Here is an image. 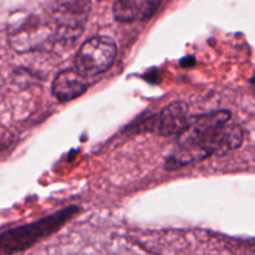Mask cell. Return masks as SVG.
Masks as SVG:
<instances>
[{"label":"cell","mask_w":255,"mask_h":255,"mask_svg":"<svg viewBox=\"0 0 255 255\" xmlns=\"http://www.w3.org/2000/svg\"><path fill=\"white\" fill-rule=\"evenodd\" d=\"M231 119V112L219 110L189 120L178 134L177 147L166 158L164 168L174 171L239 148L244 141V131Z\"/></svg>","instance_id":"6da1fadb"},{"label":"cell","mask_w":255,"mask_h":255,"mask_svg":"<svg viewBox=\"0 0 255 255\" xmlns=\"http://www.w3.org/2000/svg\"><path fill=\"white\" fill-rule=\"evenodd\" d=\"M79 213V207L70 206L50 216L0 234V255H11L31 248L42 239L52 236Z\"/></svg>","instance_id":"7a4b0ae2"},{"label":"cell","mask_w":255,"mask_h":255,"mask_svg":"<svg viewBox=\"0 0 255 255\" xmlns=\"http://www.w3.org/2000/svg\"><path fill=\"white\" fill-rule=\"evenodd\" d=\"M117 46L109 36H94L86 40L79 49L75 67L87 79L106 72L115 62Z\"/></svg>","instance_id":"3957f363"},{"label":"cell","mask_w":255,"mask_h":255,"mask_svg":"<svg viewBox=\"0 0 255 255\" xmlns=\"http://www.w3.org/2000/svg\"><path fill=\"white\" fill-rule=\"evenodd\" d=\"M91 12V0H51L50 14L60 34L75 39L81 34Z\"/></svg>","instance_id":"277c9868"},{"label":"cell","mask_w":255,"mask_h":255,"mask_svg":"<svg viewBox=\"0 0 255 255\" xmlns=\"http://www.w3.org/2000/svg\"><path fill=\"white\" fill-rule=\"evenodd\" d=\"M188 106L182 101L169 104L163 110L142 122L137 129L152 132L158 136H178L188 124Z\"/></svg>","instance_id":"5b68a950"},{"label":"cell","mask_w":255,"mask_h":255,"mask_svg":"<svg viewBox=\"0 0 255 255\" xmlns=\"http://www.w3.org/2000/svg\"><path fill=\"white\" fill-rule=\"evenodd\" d=\"M89 89L87 77L84 76L76 67L62 70L55 76L51 85V92L60 102L72 101Z\"/></svg>","instance_id":"8992f818"},{"label":"cell","mask_w":255,"mask_h":255,"mask_svg":"<svg viewBox=\"0 0 255 255\" xmlns=\"http://www.w3.org/2000/svg\"><path fill=\"white\" fill-rule=\"evenodd\" d=\"M162 0H116L114 4L115 19L121 22H132L148 19L156 12Z\"/></svg>","instance_id":"52a82bcc"},{"label":"cell","mask_w":255,"mask_h":255,"mask_svg":"<svg viewBox=\"0 0 255 255\" xmlns=\"http://www.w3.org/2000/svg\"><path fill=\"white\" fill-rule=\"evenodd\" d=\"M49 37L45 27L32 26V25H21L14 31L9 32V41L12 49L19 52L31 51L37 49V46L44 44Z\"/></svg>","instance_id":"ba28073f"}]
</instances>
